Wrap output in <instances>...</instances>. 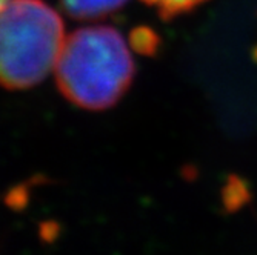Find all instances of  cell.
<instances>
[{
  "mask_svg": "<svg viewBox=\"0 0 257 255\" xmlns=\"http://www.w3.org/2000/svg\"><path fill=\"white\" fill-rule=\"evenodd\" d=\"M54 73L60 92L69 102L100 111L115 105L128 91L134 60L117 30L85 27L65 37Z\"/></svg>",
  "mask_w": 257,
  "mask_h": 255,
  "instance_id": "6da1fadb",
  "label": "cell"
},
{
  "mask_svg": "<svg viewBox=\"0 0 257 255\" xmlns=\"http://www.w3.org/2000/svg\"><path fill=\"white\" fill-rule=\"evenodd\" d=\"M60 16L42 0H7L0 7V86L27 89L56 68L65 42Z\"/></svg>",
  "mask_w": 257,
  "mask_h": 255,
  "instance_id": "7a4b0ae2",
  "label": "cell"
},
{
  "mask_svg": "<svg viewBox=\"0 0 257 255\" xmlns=\"http://www.w3.org/2000/svg\"><path fill=\"white\" fill-rule=\"evenodd\" d=\"M126 0H60L63 11L79 20L102 19L125 5Z\"/></svg>",
  "mask_w": 257,
  "mask_h": 255,
  "instance_id": "3957f363",
  "label": "cell"
},
{
  "mask_svg": "<svg viewBox=\"0 0 257 255\" xmlns=\"http://www.w3.org/2000/svg\"><path fill=\"white\" fill-rule=\"evenodd\" d=\"M144 2L154 7L163 19H170L193 10L205 0H144Z\"/></svg>",
  "mask_w": 257,
  "mask_h": 255,
  "instance_id": "277c9868",
  "label": "cell"
},
{
  "mask_svg": "<svg viewBox=\"0 0 257 255\" xmlns=\"http://www.w3.org/2000/svg\"><path fill=\"white\" fill-rule=\"evenodd\" d=\"M5 2H7V0H0V7H2V5H4Z\"/></svg>",
  "mask_w": 257,
  "mask_h": 255,
  "instance_id": "5b68a950",
  "label": "cell"
}]
</instances>
